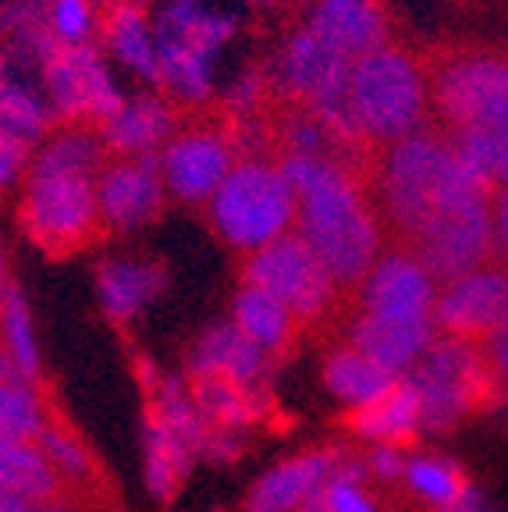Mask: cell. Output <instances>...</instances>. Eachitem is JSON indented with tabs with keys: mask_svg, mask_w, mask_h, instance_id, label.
<instances>
[{
	"mask_svg": "<svg viewBox=\"0 0 508 512\" xmlns=\"http://www.w3.org/2000/svg\"><path fill=\"white\" fill-rule=\"evenodd\" d=\"M107 160L111 150L100 128L75 121H61L32 150L18 221L47 256L64 260L107 235L96 203V178Z\"/></svg>",
	"mask_w": 508,
	"mask_h": 512,
	"instance_id": "obj_1",
	"label": "cell"
},
{
	"mask_svg": "<svg viewBox=\"0 0 508 512\" xmlns=\"http://www.w3.org/2000/svg\"><path fill=\"white\" fill-rule=\"evenodd\" d=\"M295 185V232L320 253L345 292L384 253V221L359 164L345 157H281Z\"/></svg>",
	"mask_w": 508,
	"mask_h": 512,
	"instance_id": "obj_2",
	"label": "cell"
},
{
	"mask_svg": "<svg viewBox=\"0 0 508 512\" xmlns=\"http://www.w3.org/2000/svg\"><path fill=\"white\" fill-rule=\"evenodd\" d=\"M455 164L459 157L452 150V139L430 128H416L409 136L374 150L366 182L374 192L384 228L395 232L402 246H409L413 235L430 221V214L441 207Z\"/></svg>",
	"mask_w": 508,
	"mask_h": 512,
	"instance_id": "obj_3",
	"label": "cell"
},
{
	"mask_svg": "<svg viewBox=\"0 0 508 512\" xmlns=\"http://www.w3.org/2000/svg\"><path fill=\"white\" fill-rule=\"evenodd\" d=\"M157 29V89L182 111L207 107L214 96L217 54L239 32V18L210 0H164L153 18Z\"/></svg>",
	"mask_w": 508,
	"mask_h": 512,
	"instance_id": "obj_4",
	"label": "cell"
},
{
	"mask_svg": "<svg viewBox=\"0 0 508 512\" xmlns=\"http://www.w3.org/2000/svg\"><path fill=\"white\" fill-rule=\"evenodd\" d=\"M207 221L242 256L295 228V185L274 153H242L207 200Z\"/></svg>",
	"mask_w": 508,
	"mask_h": 512,
	"instance_id": "obj_5",
	"label": "cell"
},
{
	"mask_svg": "<svg viewBox=\"0 0 508 512\" xmlns=\"http://www.w3.org/2000/svg\"><path fill=\"white\" fill-rule=\"evenodd\" d=\"M349 107L363 143L370 150H381L423 128L430 107L427 72L409 50L381 43L352 61Z\"/></svg>",
	"mask_w": 508,
	"mask_h": 512,
	"instance_id": "obj_6",
	"label": "cell"
},
{
	"mask_svg": "<svg viewBox=\"0 0 508 512\" xmlns=\"http://www.w3.org/2000/svg\"><path fill=\"white\" fill-rule=\"evenodd\" d=\"M402 377L416 388L423 434L455 431L462 420L498 402L501 395V384L477 338L437 335V342Z\"/></svg>",
	"mask_w": 508,
	"mask_h": 512,
	"instance_id": "obj_7",
	"label": "cell"
},
{
	"mask_svg": "<svg viewBox=\"0 0 508 512\" xmlns=\"http://www.w3.org/2000/svg\"><path fill=\"white\" fill-rule=\"evenodd\" d=\"M430 104L448 132H508V57L494 50H455L427 75Z\"/></svg>",
	"mask_w": 508,
	"mask_h": 512,
	"instance_id": "obj_8",
	"label": "cell"
},
{
	"mask_svg": "<svg viewBox=\"0 0 508 512\" xmlns=\"http://www.w3.org/2000/svg\"><path fill=\"white\" fill-rule=\"evenodd\" d=\"M242 281L260 285L281 299L295 317L310 328L317 320H327L338 310L345 288L331 274V267L320 260V253L302 239L299 232L278 235L267 246L253 249L242 260Z\"/></svg>",
	"mask_w": 508,
	"mask_h": 512,
	"instance_id": "obj_9",
	"label": "cell"
},
{
	"mask_svg": "<svg viewBox=\"0 0 508 512\" xmlns=\"http://www.w3.org/2000/svg\"><path fill=\"white\" fill-rule=\"evenodd\" d=\"M43 96L57 121L104 125V118L125 100L111 79L104 50L96 43H43L40 47Z\"/></svg>",
	"mask_w": 508,
	"mask_h": 512,
	"instance_id": "obj_10",
	"label": "cell"
},
{
	"mask_svg": "<svg viewBox=\"0 0 508 512\" xmlns=\"http://www.w3.org/2000/svg\"><path fill=\"white\" fill-rule=\"evenodd\" d=\"M239 157L242 146L228 114L178 125L175 136L157 153L167 196H175L178 203H189V207H207V200L228 178Z\"/></svg>",
	"mask_w": 508,
	"mask_h": 512,
	"instance_id": "obj_11",
	"label": "cell"
},
{
	"mask_svg": "<svg viewBox=\"0 0 508 512\" xmlns=\"http://www.w3.org/2000/svg\"><path fill=\"white\" fill-rule=\"evenodd\" d=\"M494 246H498L494 242V196L459 200L434 210V217L409 242V249L430 267L437 281H452L487 264Z\"/></svg>",
	"mask_w": 508,
	"mask_h": 512,
	"instance_id": "obj_12",
	"label": "cell"
},
{
	"mask_svg": "<svg viewBox=\"0 0 508 512\" xmlns=\"http://www.w3.org/2000/svg\"><path fill=\"white\" fill-rule=\"evenodd\" d=\"M96 203L107 235L139 232L160 217L167 203V185L157 153L146 157H111L96 178Z\"/></svg>",
	"mask_w": 508,
	"mask_h": 512,
	"instance_id": "obj_13",
	"label": "cell"
},
{
	"mask_svg": "<svg viewBox=\"0 0 508 512\" xmlns=\"http://www.w3.org/2000/svg\"><path fill=\"white\" fill-rule=\"evenodd\" d=\"M441 281L409 246L384 249L377 264L359 281V313L388 320L434 317V299Z\"/></svg>",
	"mask_w": 508,
	"mask_h": 512,
	"instance_id": "obj_14",
	"label": "cell"
},
{
	"mask_svg": "<svg viewBox=\"0 0 508 512\" xmlns=\"http://www.w3.org/2000/svg\"><path fill=\"white\" fill-rule=\"evenodd\" d=\"M349 452L352 448L345 445H313L281 459L253 484L242 512H306L324 498L327 480L338 473Z\"/></svg>",
	"mask_w": 508,
	"mask_h": 512,
	"instance_id": "obj_15",
	"label": "cell"
},
{
	"mask_svg": "<svg viewBox=\"0 0 508 512\" xmlns=\"http://www.w3.org/2000/svg\"><path fill=\"white\" fill-rule=\"evenodd\" d=\"M508 310V267L480 264L452 281H441L434 299V320L441 335L484 338Z\"/></svg>",
	"mask_w": 508,
	"mask_h": 512,
	"instance_id": "obj_16",
	"label": "cell"
},
{
	"mask_svg": "<svg viewBox=\"0 0 508 512\" xmlns=\"http://www.w3.org/2000/svg\"><path fill=\"white\" fill-rule=\"evenodd\" d=\"M274 367H278V360L263 352L231 317L203 328L185 349V374L189 377L221 374L246 384V388H256V392H274L270 388Z\"/></svg>",
	"mask_w": 508,
	"mask_h": 512,
	"instance_id": "obj_17",
	"label": "cell"
},
{
	"mask_svg": "<svg viewBox=\"0 0 508 512\" xmlns=\"http://www.w3.org/2000/svg\"><path fill=\"white\" fill-rule=\"evenodd\" d=\"M182 107L167 93H139L132 100H121L100 125L111 157H146L160 153V146L175 136Z\"/></svg>",
	"mask_w": 508,
	"mask_h": 512,
	"instance_id": "obj_18",
	"label": "cell"
},
{
	"mask_svg": "<svg viewBox=\"0 0 508 512\" xmlns=\"http://www.w3.org/2000/svg\"><path fill=\"white\" fill-rule=\"evenodd\" d=\"M437 335H441V328H437L434 317L388 320V317L359 313L349 324V342L398 377L416 367V360L437 342Z\"/></svg>",
	"mask_w": 508,
	"mask_h": 512,
	"instance_id": "obj_19",
	"label": "cell"
},
{
	"mask_svg": "<svg viewBox=\"0 0 508 512\" xmlns=\"http://www.w3.org/2000/svg\"><path fill=\"white\" fill-rule=\"evenodd\" d=\"M167 288V267L160 260L111 256L96 267V299L111 324H128L150 303H157Z\"/></svg>",
	"mask_w": 508,
	"mask_h": 512,
	"instance_id": "obj_20",
	"label": "cell"
},
{
	"mask_svg": "<svg viewBox=\"0 0 508 512\" xmlns=\"http://www.w3.org/2000/svg\"><path fill=\"white\" fill-rule=\"evenodd\" d=\"M199 463L196 448L182 431L167 424L164 416L143 402V480L146 491L160 505L175 502L178 491L185 488L192 466Z\"/></svg>",
	"mask_w": 508,
	"mask_h": 512,
	"instance_id": "obj_21",
	"label": "cell"
},
{
	"mask_svg": "<svg viewBox=\"0 0 508 512\" xmlns=\"http://www.w3.org/2000/svg\"><path fill=\"white\" fill-rule=\"evenodd\" d=\"M306 25L352 61L388 43V11L381 0H310Z\"/></svg>",
	"mask_w": 508,
	"mask_h": 512,
	"instance_id": "obj_22",
	"label": "cell"
},
{
	"mask_svg": "<svg viewBox=\"0 0 508 512\" xmlns=\"http://www.w3.org/2000/svg\"><path fill=\"white\" fill-rule=\"evenodd\" d=\"M231 320L278 363L288 360L306 335V324L274 292L249 285V281H242L235 299H231Z\"/></svg>",
	"mask_w": 508,
	"mask_h": 512,
	"instance_id": "obj_23",
	"label": "cell"
},
{
	"mask_svg": "<svg viewBox=\"0 0 508 512\" xmlns=\"http://www.w3.org/2000/svg\"><path fill=\"white\" fill-rule=\"evenodd\" d=\"M100 40L114 61L157 86V29H153V18L146 15L139 0H104Z\"/></svg>",
	"mask_w": 508,
	"mask_h": 512,
	"instance_id": "obj_24",
	"label": "cell"
},
{
	"mask_svg": "<svg viewBox=\"0 0 508 512\" xmlns=\"http://www.w3.org/2000/svg\"><path fill=\"white\" fill-rule=\"evenodd\" d=\"M345 427L356 438H363L366 445H402L409 448L423 434V413L416 388L405 377H398V384L388 395H381L370 406H359L345 413Z\"/></svg>",
	"mask_w": 508,
	"mask_h": 512,
	"instance_id": "obj_25",
	"label": "cell"
},
{
	"mask_svg": "<svg viewBox=\"0 0 508 512\" xmlns=\"http://www.w3.org/2000/svg\"><path fill=\"white\" fill-rule=\"evenodd\" d=\"M189 388L196 395L199 413L207 416V424L221 427V431L246 434L274 413V392H256V388H246V384L221 374L189 377Z\"/></svg>",
	"mask_w": 508,
	"mask_h": 512,
	"instance_id": "obj_26",
	"label": "cell"
},
{
	"mask_svg": "<svg viewBox=\"0 0 508 512\" xmlns=\"http://www.w3.org/2000/svg\"><path fill=\"white\" fill-rule=\"evenodd\" d=\"M320 377H324V388L331 392V399L342 402L345 409L370 406V402L388 395L398 384V374H391L388 367L370 360V356L359 352L352 342L334 345V349L327 352Z\"/></svg>",
	"mask_w": 508,
	"mask_h": 512,
	"instance_id": "obj_27",
	"label": "cell"
},
{
	"mask_svg": "<svg viewBox=\"0 0 508 512\" xmlns=\"http://www.w3.org/2000/svg\"><path fill=\"white\" fill-rule=\"evenodd\" d=\"M0 491L32 498L40 512L54 502H64V480L40 441L0 438Z\"/></svg>",
	"mask_w": 508,
	"mask_h": 512,
	"instance_id": "obj_28",
	"label": "cell"
},
{
	"mask_svg": "<svg viewBox=\"0 0 508 512\" xmlns=\"http://www.w3.org/2000/svg\"><path fill=\"white\" fill-rule=\"evenodd\" d=\"M50 118L54 111L47 96L18 79L8 64H0V143H18L32 150L50 132Z\"/></svg>",
	"mask_w": 508,
	"mask_h": 512,
	"instance_id": "obj_29",
	"label": "cell"
},
{
	"mask_svg": "<svg viewBox=\"0 0 508 512\" xmlns=\"http://www.w3.org/2000/svg\"><path fill=\"white\" fill-rule=\"evenodd\" d=\"M402 484L420 502H427L434 512H452L473 480L462 473V466L455 459L434 456V452H409L402 470Z\"/></svg>",
	"mask_w": 508,
	"mask_h": 512,
	"instance_id": "obj_30",
	"label": "cell"
},
{
	"mask_svg": "<svg viewBox=\"0 0 508 512\" xmlns=\"http://www.w3.org/2000/svg\"><path fill=\"white\" fill-rule=\"evenodd\" d=\"M36 441H40V448L50 456V463L57 466L64 488H75V491L104 488V470L96 463L93 448H89L72 427L64 424V420H57L54 413H50V420L43 424V431L36 434Z\"/></svg>",
	"mask_w": 508,
	"mask_h": 512,
	"instance_id": "obj_31",
	"label": "cell"
},
{
	"mask_svg": "<svg viewBox=\"0 0 508 512\" xmlns=\"http://www.w3.org/2000/svg\"><path fill=\"white\" fill-rule=\"evenodd\" d=\"M54 409L43 399L40 381H29L22 374L0 377V438L11 441H36L43 424Z\"/></svg>",
	"mask_w": 508,
	"mask_h": 512,
	"instance_id": "obj_32",
	"label": "cell"
},
{
	"mask_svg": "<svg viewBox=\"0 0 508 512\" xmlns=\"http://www.w3.org/2000/svg\"><path fill=\"white\" fill-rule=\"evenodd\" d=\"M0 338H4L15 374L29 377V381H43L40 338H36V324H32L29 299L22 296L18 285H11L4 303H0Z\"/></svg>",
	"mask_w": 508,
	"mask_h": 512,
	"instance_id": "obj_33",
	"label": "cell"
},
{
	"mask_svg": "<svg viewBox=\"0 0 508 512\" xmlns=\"http://www.w3.org/2000/svg\"><path fill=\"white\" fill-rule=\"evenodd\" d=\"M100 0H47L43 8V32L50 43H93L100 32Z\"/></svg>",
	"mask_w": 508,
	"mask_h": 512,
	"instance_id": "obj_34",
	"label": "cell"
},
{
	"mask_svg": "<svg viewBox=\"0 0 508 512\" xmlns=\"http://www.w3.org/2000/svg\"><path fill=\"white\" fill-rule=\"evenodd\" d=\"M370 477H366L363 452H349L338 473L327 480L324 488V509L327 512H384L377 495L370 488Z\"/></svg>",
	"mask_w": 508,
	"mask_h": 512,
	"instance_id": "obj_35",
	"label": "cell"
},
{
	"mask_svg": "<svg viewBox=\"0 0 508 512\" xmlns=\"http://www.w3.org/2000/svg\"><path fill=\"white\" fill-rule=\"evenodd\" d=\"M448 139H452L455 157H459L466 168L484 175L487 182H501L505 132H494V128H462V132H452Z\"/></svg>",
	"mask_w": 508,
	"mask_h": 512,
	"instance_id": "obj_36",
	"label": "cell"
},
{
	"mask_svg": "<svg viewBox=\"0 0 508 512\" xmlns=\"http://www.w3.org/2000/svg\"><path fill=\"white\" fill-rule=\"evenodd\" d=\"M405 459H409V452L402 445H370L363 452L366 477L377 484H395V480H402Z\"/></svg>",
	"mask_w": 508,
	"mask_h": 512,
	"instance_id": "obj_37",
	"label": "cell"
},
{
	"mask_svg": "<svg viewBox=\"0 0 508 512\" xmlns=\"http://www.w3.org/2000/svg\"><path fill=\"white\" fill-rule=\"evenodd\" d=\"M480 345H484L487 363H491L494 377H498L501 392H508V310L501 313L498 324H494V328L480 338Z\"/></svg>",
	"mask_w": 508,
	"mask_h": 512,
	"instance_id": "obj_38",
	"label": "cell"
},
{
	"mask_svg": "<svg viewBox=\"0 0 508 512\" xmlns=\"http://www.w3.org/2000/svg\"><path fill=\"white\" fill-rule=\"evenodd\" d=\"M32 150L18 143H0V192L11 189L18 178H25V168H29Z\"/></svg>",
	"mask_w": 508,
	"mask_h": 512,
	"instance_id": "obj_39",
	"label": "cell"
},
{
	"mask_svg": "<svg viewBox=\"0 0 508 512\" xmlns=\"http://www.w3.org/2000/svg\"><path fill=\"white\" fill-rule=\"evenodd\" d=\"M0 512H40V505L32 502V498L8 495V491H0Z\"/></svg>",
	"mask_w": 508,
	"mask_h": 512,
	"instance_id": "obj_40",
	"label": "cell"
},
{
	"mask_svg": "<svg viewBox=\"0 0 508 512\" xmlns=\"http://www.w3.org/2000/svg\"><path fill=\"white\" fill-rule=\"evenodd\" d=\"M15 285L11 281V267H8V253H4V246H0V303H4V296H8V288Z\"/></svg>",
	"mask_w": 508,
	"mask_h": 512,
	"instance_id": "obj_41",
	"label": "cell"
},
{
	"mask_svg": "<svg viewBox=\"0 0 508 512\" xmlns=\"http://www.w3.org/2000/svg\"><path fill=\"white\" fill-rule=\"evenodd\" d=\"M4 374H15V367H11V356H8V349H4V338H0V377Z\"/></svg>",
	"mask_w": 508,
	"mask_h": 512,
	"instance_id": "obj_42",
	"label": "cell"
},
{
	"mask_svg": "<svg viewBox=\"0 0 508 512\" xmlns=\"http://www.w3.org/2000/svg\"><path fill=\"white\" fill-rule=\"evenodd\" d=\"M501 182H508V132H505V153H501Z\"/></svg>",
	"mask_w": 508,
	"mask_h": 512,
	"instance_id": "obj_43",
	"label": "cell"
},
{
	"mask_svg": "<svg viewBox=\"0 0 508 512\" xmlns=\"http://www.w3.org/2000/svg\"><path fill=\"white\" fill-rule=\"evenodd\" d=\"M306 512H327V509H324V498H320L317 505H310V509H306Z\"/></svg>",
	"mask_w": 508,
	"mask_h": 512,
	"instance_id": "obj_44",
	"label": "cell"
},
{
	"mask_svg": "<svg viewBox=\"0 0 508 512\" xmlns=\"http://www.w3.org/2000/svg\"><path fill=\"white\" fill-rule=\"evenodd\" d=\"M139 4H146V0H139Z\"/></svg>",
	"mask_w": 508,
	"mask_h": 512,
	"instance_id": "obj_45",
	"label": "cell"
}]
</instances>
